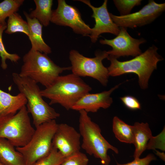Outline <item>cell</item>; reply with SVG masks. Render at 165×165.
<instances>
[{
  "label": "cell",
  "instance_id": "cell-1",
  "mask_svg": "<svg viewBox=\"0 0 165 165\" xmlns=\"http://www.w3.org/2000/svg\"><path fill=\"white\" fill-rule=\"evenodd\" d=\"M158 48L154 45L134 58L120 61L110 55L107 58L110 62L107 68L109 76L116 77L124 74L134 73L138 77L140 88L145 90L148 87L149 79L153 71L157 68L158 62L163 59L158 53Z\"/></svg>",
  "mask_w": 165,
  "mask_h": 165
},
{
  "label": "cell",
  "instance_id": "cell-2",
  "mask_svg": "<svg viewBox=\"0 0 165 165\" xmlns=\"http://www.w3.org/2000/svg\"><path fill=\"white\" fill-rule=\"evenodd\" d=\"M91 90L80 77L72 73L60 75L50 85L41 90V93L50 100V105L59 104L68 110Z\"/></svg>",
  "mask_w": 165,
  "mask_h": 165
},
{
  "label": "cell",
  "instance_id": "cell-3",
  "mask_svg": "<svg viewBox=\"0 0 165 165\" xmlns=\"http://www.w3.org/2000/svg\"><path fill=\"white\" fill-rule=\"evenodd\" d=\"M12 76L20 93L23 94L27 99V110L31 114L36 128L60 116V113L43 99L41 90L36 82L29 78L21 77L16 72L13 73Z\"/></svg>",
  "mask_w": 165,
  "mask_h": 165
},
{
  "label": "cell",
  "instance_id": "cell-4",
  "mask_svg": "<svg viewBox=\"0 0 165 165\" xmlns=\"http://www.w3.org/2000/svg\"><path fill=\"white\" fill-rule=\"evenodd\" d=\"M23 61L19 75L29 78L45 88L50 85L64 71L71 70V66L60 67L47 54L31 49L24 56Z\"/></svg>",
  "mask_w": 165,
  "mask_h": 165
},
{
  "label": "cell",
  "instance_id": "cell-5",
  "mask_svg": "<svg viewBox=\"0 0 165 165\" xmlns=\"http://www.w3.org/2000/svg\"><path fill=\"white\" fill-rule=\"evenodd\" d=\"M79 112V132L82 138L81 148L89 155L100 159L103 165H109L111 159L108 154V150L111 149L117 154L118 149L103 136L99 126L92 120L87 112L83 110Z\"/></svg>",
  "mask_w": 165,
  "mask_h": 165
},
{
  "label": "cell",
  "instance_id": "cell-6",
  "mask_svg": "<svg viewBox=\"0 0 165 165\" xmlns=\"http://www.w3.org/2000/svg\"><path fill=\"white\" fill-rule=\"evenodd\" d=\"M28 114L24 106L14 115L0 117V138L7 139L16 148L27 144L35 130Z\"/></svg>",
  "mask_w": 165,
  "mask_h": 165
},
{
  "label": "cell",
  "instance_id": "cell-7",
  "mask_svg": "<svg viewBox=\"0 0 165 165\" xmlns=\"http://www.w3.org/2000/svg\"><path fill=\"white\" fill-rule=\"evenodd\" d=\"M57 125L55 120L40 125L36 128L27 144L16 148L22 155L26 165H33L50 153L53 148L52 141Z\"/></svg>",
  "mask_w": 165,
  "mask_h": 165
},
{
  "label": "cell",
  "instance_id": "cell-8",
  "mask_svg": "<svg viewBox=\"0 0 165 165\" xmlns=\"http://www.w3.org/2000/svg\"><path fill=\"white\" fill-rule=\"evenodd\" d=\"M108 55L105 50L97 52L95 57H88L75 50H71L69 58L72 64V73L81 77H89L98 80L103 86H106L109 75L107 68L102 63Z\"/></svg>",
  "mask_w": 165,
  "mask_h": 165
},
{
  "label": "cell",
  "instance_id": "cell-9",
  "mask_svg": "<svg viewBox=\"0 0 165 165\" xmlns=\"http://www.w3.org/2000/svg\"><path fill=\"white\" fill-rule=\"evenodd\" d=\"M165 10V3H158L150 0L138 11L123 16L110 13L113 22L119 27L133 29L149 24L158 17Z\"/></svg>",
  "mask_w": 165,
  "mask_h": 165
},
{
  "label": "cell",
  "instance_id": "cell-10",
  "mask_svg": "<svg viewBox=\"0 0 165 165\" xmlns=\"http://www.w3.org/2000/svg\"><path fill=\"white\" fill-rule=\"evenodd\" d=\"M57 8L52 10L50 22L57 25L68 26L78 34L89 36L91 28L82 20L75 7L68 4L64 0H58Z\"/></svg>",
  "mask_w": 165,
  "mask_h": 165
},
{
  "label": "cell",
  "instance_id": "cell-11",
  "mask_svg": "<svg viewBox=\"0 0 165 165\" xmlns=\"http://www.w3.org/2000/svg\"><path fill=\"white\" fill-rule=\"evenodd\" d=\"M120 31L116 36L112 39L105 38L99 41L103 45L111 46L112 49L107 51L108 55L116 59L121 57H135L142 53L140 48L141 44L146 40L143 38L136 39L132 37L127 31V29L119 27Z\"/></svg>",
  "mask_w": 165,
  "mask_h": 165
},
{
  "label": "cell",
  "instance_id": "cell-12",
  "mask_svg": "<svg viewBox=\"0 0 165 165\" xmlns=\"http://www.w3.org/2000/svg\"><path fill=\"white\" fill-rule=\"evenodd\" d=\"M81 137L79 132L73 127L66 123L58 124L53 146L65 158L80 151Z\"/></svg>",
  "mask_w": 165,
  "mask_h": 165
},
{
  "label": "cell",
  "instance_id": "cell-13",
  "mask_svg": "<svg viewBox=\"0 0 165 165\" xmlns=\"http://www.w3.org/2000/svg\"><path fill=\"white\" fill-rule=\"evenodd\" d=\"M88 6L93 11L92 17L94 18L95 24L91 28L89 36L93 43H95L99 35L104 33H110L117 35L120 31V28L112 21L107 9L108 0H104L102 5L96 7L93 6L88 0H78Z\"/></svg>",
  "mask_w": 165,
  "mask_h": 165
},
{
  "label": "cell",
  "instance_id": "cell-14",
  "mask_svg": "<svg viewBox=\"0 0 165 165\" xmlns=\"http://www.w3.org/2000/svg\"><path fill=\"white\" fill-rule=\"evenodd\" d=\"M121 83L115 86L108 91L96 94H87L82 97L73 106L72 109L87 112H96L101 108L107 109L113 102L111 94Z\"/></svg>",
  "mask_w": 165,
  "mask_h": 165
},
{
  "label": "cell",
  "instance_id": "cell-15",
  "mask_svg": "<svg viewBox=\"0 0 165 165\" xmlns=\"http://www.w3.org/2000/svg\"><path fill=\"white\" fill-rule=\"evenodd\" d=\"M23 13L28 25V37L31 43V49L47 55L50 53L51 48L45 42L42 37V25L36 18L30 17L26 12Z\"/></svg>",
  "mask_w": 165,
  "mask_h": 165
},
{
  "label": "cell",
  "instance_id": "cell-16",
  "mask_svg": "<svg viewBox=\"0 0 165 165\" xmlns=\"http://www.w3.org/2000/svg\"><path fill=\"white\" fill-rule=\"evenodd\" d=\"M27 103L22 93L12 95L0 89V117L16 114Z\"/></svg>",
  "mask_w": 165,
  "mask_h": 165
},
{
  "label": "cell",
  "instance_id": "cell-17",
  "mask_svg": "<svg viewBox=\"0 0 165 165\" xmlns=\"http://www.w3.org/2000/svg\"><path fill=\"white\" fill-rule=\"evenodd\" d=\"M133 126V143L135 147L134 159L140 158L147 149L148 141L153 137L148 123L135 122Z\"/></svg>",
  "mask_w": 165,
  "mask_h": 165
},
{
  "label": "cell",
  "instance_id": "cell-18",
  "mask_svg": "<svg viewBox=\"0 0 165 165\" xmlns=\"http://www.w3.org/2000/svg\"><path fill=\"white\" fill-rule=\"evenodd\" d=\"M0 162L4 165H26L22 154L7 139L0 138Z\"/></svg>",
  "mask_w": 165,
  "mask_h": 165
},
{
  "label": "cell",
  "instance_id": "cell-19",
  "mask_svg": "<svg viewBox=\"0 0 165 165\" xmlns=\"http://www.w3.org/2000/svg\"><path fill=\"white\" fill-rule=\"evenodd\" d=\"M36 8L32 11L29 16L31 18L37 19L42 25L48 26L50 22L53 4L52 0H34Z\"/></svg>",
  "mask_w": 165,
  "mask_h": 165
},
{
  "label": "cell",
  "instance_id": "cell-20",
  "mask_svg": "<svg viewBox=\"0 0 165 165\" xmlns=\"http://www.w3.org/2000/svg\"><path fill=\"white\" fill-rule=\"evenodd\" d=\"M112 128L115 137L119 141L133 144V126L126 123L117 116H115L112 120Z\"/></svg>",
  "mask_w": 165,
  "mask_h": 165
},
{
  "label": "cell",
  "instance_id": "cell-21",
  "mask_svg": "<svg viewBox=\"0 0 165 165\" xmlns=\"http://www.w3.org/2000/svg\"><path fill=\"white\" fill-rule=\"evenodd\" d=\"M21 32L29 35L28 27L27 21L24 20L17 13H15L8 17L5 33L12 34Z\"/></svg>",
  "mask_w": 165,
  "mask_h": 165
},
{
  "label": "cell",
  "instance_id": "cell-22",
  "mask_svg": "<svg viewBox=\"0 0 165 165\" xmlns=\"http://www.w3.org/2000/svg\"><path fill=\"white\" fill-rule=\"evenodd\" d=\"M24 2V0H4L0 2V23L2 25H7L6 18L17 12Z\"/></svg>",
  "mask_w": 165,
  "mask_h": 165
},
{
  "label": "cell",
  "instance_id": "cell-23",
  "mask_svg": "<svg viewBox=\"0 0 165 165\" xmlns=\"http://www.w3.org/2000/svg\"><path fill=\"white\" fill-rule=\"evenodd\" d=\"M7 28V25H0V56L1 58V68L6 70L7 68L6 61L8 59L12 62L17 63L20 59V56L16 53H10L6 49L2 41V34Z\"/></svg>",
  "mask_w": 165,
  "mask_h": 165
},
{
  "label": "cell",
  "instance_id": "cell-24",
  "mask_svg": "<svg viewBox=\"0 0 165 165\" xmlns=\"http://www.w3.org/2000/svg\"><path fill=\"white\" fill-rule=\"evenodd\" d=\"M64 158L57 149L53 147L47 156L38 160L33 165H60Z\"/></svg>",
  "mask_w": 165,
  "mask_h": 165
},
{
  "label": "cell",
  "instance_id": "cell-25",
  "mask_svg": "<svg viewBox=\"0 0 165 165\" xmlns=\"http://www.w3.org/2000/svg\"><path fill=\"white\" fill-rule=\"evenodd\" d=\"M141 0H113L114 4L120 14L123 16L130 14L133 8L141 4Z\"/></svg>",
  "mask_w": 165,
  "mask_h": 165
},
{
  "label": "cell",
  "instance_id": "cell-26",
  "mask_svg": "<svg viewBox=\"0 0 165 165\" xmlns=\"http://www.w3.org/2000/svg\"><path fill=\"white\" fill-rule=\"evenodd\" d=\"M88 163L86 155L80 151L65 157L60 165H88Z\"/></svg>",
  "mask_w": 165,
  "mask_h": 165
},
{
  "label": "cell",
  "instance_id": "cell-27",
  "mask_svg": "<svg viewBox=\"0 0 165 165\" xmlns=\"http://www.w3.org/2000/svg\"><path fill=\"white\" fill-rule=\"evenodd\" d=\"M124 105L131 110H136L141 108V105L138 100L135 97L127 95L120 97Z\"/></svg>",
  "mask_w": 165,
  "mask_h": 165
},
{
  "label": "cell",
  "instance_id": "cell-28",
  "mask_svg": "<svg viewBox=\"0 0 165 165\" xmlns=\"http://www.w3.org/2000/svg\"><path fill=\"white\" fill-rule=\"evenodd\" d=\"M156 158L152 154H149L142 158L134 159L132 161L124 164H120L116 162L117 165H149L152 161L156 160Z\"/></svg>",
  "mask_w": 165,
  "mask_h": 165
},
{
  "label": "cell",
  "instance_id": "cell-29",
  "mask_svg": "<svg viewBox=\"0 0 165 165\" xmlns=\"http://www.w3.org/2000/svg\"><path fill=\"white\" fill-rule=\"evenodd\" d=\"M156 155L158 156L161 160H163L165 161V153L163 152H161L158 151L157 150H156Z\"/></svg>",
  "mask_w": 165,
  "mask_h": 165
},
{
  "label": "cell",
  "instance_id": "cell-30",
  "mask_svg": "<svg viewBox=\"0 0 165 165\" xmlns=\"http://www.w3.org/2000/svg\"><path fill=\"white\" fill-rule=\"evenodd\" d=\"M0 165H4L1 162H0Z\"/></svg>",
  "mask_w": 165,
  "mask_h": 165
},
{
  "label": "cell",
  "instance_id": "cell-31",
  "mask_svg": "<svg viewBox=\"0 0 165 165\" xmlns=\"http://www.w3.org/2000/svg\"><path fill=\"white\" fill-rule=\"evenodd\" d=\"M2 25V24H1L0 23V25Z\"/></svg>",
  "mask_w": 165,
  "mask_h": 165
}]
</instances>
